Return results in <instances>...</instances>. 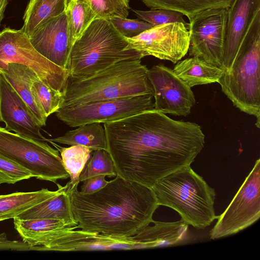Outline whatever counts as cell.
I'll return each instance as SVG.
<instances>
[{"mask_svg":"<svg viewBox=\"0 0 260 260\" xmlns=\"http://www.w3.org/2000/svg\"><path fill=\"white\" fill-rule=\"evenodd\" d=\"M104 127L117 175L151 188L190 166L204 146L199 125L174 120L155 109L105 123Z\"/></svg>","mask_w":260,"mask_h":260,"instance_id":"6da1fadb","label":"cell"},{"mask_svg":"<svg viewBox=\"0 0 260 260\" xmlns=\"http://www.w3.org/2000/svg\"><path fill=\"white\" fill-rule=\"evenodd\" d=\"M66 184L76 229L88 232L133 237L152 223L159 206L151 187L118 175L89 194Z\"/></svg>","mask_w":260,"mask_h":260,"instance_id":"7a4b0ae2","label":"cell"},{"mask_svg":"<svg viewBox=\"0 0 260 260\" xmlns=\"http://www.w3.org/2000/svg\"><path fill=\"white\" fill-rule=\"evenodd\" d=\"M148 70L140 59H127L85 78L69 76L61 107L141 95H153Z\"/></svg>","mask_w":260,"mask_h":260,"instance_id":"3957f363","label":"cell"},{"mask_svg":"<svg viewBox=\"0 0 260 260\" xmlns=\"http://www.w3.org/2000/svg\"><path fill=\"white\" fill-rule=\"evenodd\" d=\"M151 188L159 206L173 209L186 223L197 229L206 228L217 218L214 207V188L190 166L165 176Z\"/></svg>","mask_w":260,"mask_h":260,"instance_id":"277c9868","label":"cell"},{"mask_svg":"<svg viewBox=\"0 0 260 260\" xmlns=\"http://www.w3.org/2000/svg\"><path fill=\"white\" fill-rule=\"evenodd\" d=\"M109 20L96 18L74 43L67 70L69 76L82 79L93 76L115 63L127 59H141Z\"/></svg>","mask_w":260,"mask_h":260,"instance_id":"5b68a950","label":"cell"},{"mask_svg":"<svg viewBox=\"0 0 260 260\" xmlns=\"http://www.w3.org/2000/svg\"><path fill=\"white\" fill-rule=\"evenodd\" d=\"M260 12L251 23L234 62L218 83L240 111L256 118L260 125Z\"/></svg>","mask_w":260,"mask_h":260,"instance_id":"8992f818","label":"cell"},{"mask_svg":"<svg viewBox=\"0 0 260 260\" xmlns=\"http://www.w3.org/2000/svg\"><path fill=\"white\" fill-rule=\"evenodd\" d=\"M0 155L19 164L37 179L54 183L70 177L59 151L46 141L7 131L0 126Z\"/></svg>","mask_w":260,"mask_h":260,"instance_id":"52a82bcc","label":"cell"},{"mask_svg":"<svg viewBox=\"0 0 260 260\" xmlns=\"http://www.w3.org/2000/svg\"><path fill=\"white\" fill-rule=\"evenodd\" d=\"M9 63L30 68L44 83L64 95L69 77L68 71L39 53L21 29L6 27L0 31V73Z\"/></svg>","mask_w":260,"mask_h":260,"instance_id":"ba28073f","label":"cell"},{"mask_svg":"<svg viewBox=\"0 0 260 260\" xmlns=\"http://www.w3.org/2000/svg\"><path fill=\"white\" fill-rule=\"evenodd\" d=\"M260 217V159H257L234 198L209 233L212 240L235 234Z\"/></svg>","mask_w":260,"mask_h":260,"instance_id":"9c48e42d","label":"cell"},{"mask_svg":"<svg viewBox=\"0 0 260 260\" xmlns=\"http://www.w3.org/2000/svg\"><path fill=\"white\" fill-rule=\"evenodd\" d=\"M153 95H141L60 108L57 118L70 127L116 121L154 109Z\"/></svg>","mask_w":260,"mask_h":260,"instance_id":"30bf717a","label":"cell"},{"mask_svg":"<svg viewBox=\"0 0 260 260\" xmlns=\"http://www.w3.org/2000/svg\"><path fill=\"white\" fill-rule=\"evenodd\" d=\"M228 8L204 10L189 19V54L223 69Z\"/></svg>","mask_w":260,"mask_h":260,"instance_id":"8fae6325","label":"cell"},{"mask_svg":"<svg viewBox=\"0 0 260 260\" xmlns=\"http://www.w3.org/2000/svg\"><path fill=\"white\" fill-rule=\"evenodd\" d=\"M125 50H134L143 58L152 56L176 63L188 51L189 32L182 23L154 26L133 38H125Z\"/></svg>","mask_w":260,"mask_h":260,"instance_id":"7c38bea8","label":"cell"},{"mask_svg":"<svg viewBox=\"0 0 260 260\" xmlns=\"http://www.w3.org/2000/svg\"><path fill=\"white\" fill-rule=\"evenodd\" d=\"M64 227L50 231L40 245L30 250L75 251L143 249L132 237H119L88 232L76 227Z\"/></svg>","mask_w":260,"mask_h":260,"instance_id":"4fadbf2b","label":"cell"},{"mask_svg":"<svg viewBox=\"0 0 260 260\" xmlns=\"http://www.w3.org/2000/svg\"><path fill=\"white\" fill-rule=\"evenodd\" d=\"M153 90L154 109L164 114L186 116L196 103L191 87L173 70L162 64L147 71Z\"/></svg>","mask_w":260,"mask_h":260,"instance_id":"5bb4252c","label":"cell"},{"mask_svg":"<svg viewBox=\"0 0 260 260\" xmlns=\"http://www.w3.org/2000/svg\"><path fill=\"white\" fill-rule=\"evenodd\" d=\"M35 49L58 67L66 69L73 44L65 12L41 25L29 36Z\"/></svg>","mask_w":260,"mask_h":260,"instance_id":"9a60e30c","label":"cell"},{"mask_svg":"<svg viewBox=\"0 0 260 260\" xmlns=\"http://www.w3.org/2000/svg\"><path fill=\"white\" fill-rule=\"evenodd\" d=\"M0 121L5 129L16 134L44 141L41 125L30 108L0 74Z\"/></svg>","mask_w":260,"mask_h":260,"instance_id":"2e32d148","label":"cell"},{"mask_svg":"<svg viewBox=\"0 0 260 260\" xmlns=\"http://www.w3.org/2000/svg\"><path fill=\"white\" fill-rule=\"evenodd\" d=\"M260 12V0H233L228 8L223 69H230L251 23Z\"/></svg>","mask_w":260,"mask_h":260,"instance_id":"e0dca14e","label":"cell"},{"mask_svg":"<svg viewBox=\"0 0 260 260\" xmlns=\"http://www.w3.org/2000/svg\"><path fill=\"white\" fill-rule=\"evenodd\" d=\"M152 223L153 225L146 226L132 237L143 248L176 246L189 240V225L182 219L174 222L153 220Z\"/></svg>","mask_w":260,"mask_h":260,"instance_id":"ac0fdd59","label":"cell"},{"mask_svg":"<svg viewBox=\"0 0 260 260\" xmlns=\"http://www.w3.org/2000/svg\"><path fill=\"white\" fill-rule=\"evenodd\" d=\"M59 189L55 196L34 206L19 214L22 219H56L64 221L69 227L78 223L73 214L67 185L56 183Z\"/></svg>","mask_w":260,"mask_h":260,"instance_id":"d6986e66","label":"cell"},{"mask_svg":"<svg viewBox=\"0 0 260 260\" xmlns=\"http://www.w3.org/2000/svg\"><path fill=\"white\" fill-rule=\"evenodd\" d=\"M34 71L18 63H9L2 74L30 108L41 126L46 125L47 117L34 94L31 85Z\"/></svg>","mask_w":260,"mask_h":260,"instance_id":"ffe728a7","label":"cell"},{"mask_svg":"<svg viewBox=\"0 0 260 260\" xmlns=\"http://www.w3.org/2000/svg\"><path fill=\"white\" fill-rule=\"evenodd\" d=\"M173 70L190 87L218 82L224 73L222 68L197 56L178 61Z\"/></svg>","mask_w":260,"mask_h":260,"instance_id":"44dd1931","label":"cell"},{"mask_svg":"<svg viewBox=\"0 0 260 260\" xmlns=\"http://www.w3.org/2000/svg\"><path fill=\"white\" fill-rule=\"evenodd\" d=\"M59 191L48 188L0 195V221L18 217L23 212L55 196Z\"/></svg>","mask_w":260,"mask_h":260,"instance_id":"7402d4cb","label":"cell"},{"mask_svg":"<svg viewBox=\"0 0 260 260\" xmlns=\"http://www.w3.org/2000/svg\"><path fill=\"white\" fill-rule=\"evenodd\" d=\"M78 127L67 132L63 136L53 139L45 138L44 141L71 146H83L92 151L101 149L107 151L105 128L101 123H88Z\"/></svg>","mask_w":260,"mask_h":260,"instance_id":"603a6c76","label":"cell"},{"mask_svg":"<svg viewBox=\"0 0 260 260\" xmlns=\"http://www.w3.org/2000/svg\"><path fill=\"white\" fill-rule=\"evenodd\" d=\"M68 0H30L21 28L28 37L43 24L65 12Z\"/></svg>","mask_w":260,"mask_h":260,"instance_id":"cb8c5ba5","label":"cell"},{"mask_svg":"<svg viewBox=\"0 0 260 260\" xmlns=\"http://www.w3.org/2000/svg\"><path fill=\"white\" fill-rule=\"evenodd\" d=\"M150 9L175 11L191 19L209 9L229 8L233 0H140Z\"/></svg>","mask_w":260,"mask_h":260,"instance_id":"d4e9b609","label":"cell"},{"mask_svg":"<svg viewBox=\"0 0 260 260\" xmlns=\"http://www.w3.org/2000/svg\"><path fill=\"white\" fill-rule=\"evenodd\" d=\"M48 142L51 143L60 152L63 165L70 178L68 183L71 186L78 185L80 183V175L89 158L92 150L81 145L62 147L54 142Z\"/></svg>","mask_w":260,"mask_h":260,"instance_id":"484cf974","label":"cell"},{"mask_svg":"<svg viewBox=\"0 0 260 260\" xmlns=\"http://www.w3.org/2000/svg\"><path fill=\"white\" fill-rule=\"evenodd\" d=\"M65 12L70 39L73 45L96 16L86 4L79 0H68Z\"/></svg>","mask_w":260,"mask_h":260,"instance_id":"4316f807","label":"cell"},{"mask_svg":"<svg viewBox=\"0 0 260 260\" xmlns=\"http://www.w3.org/2000/svg\"><path fill=\"white\" fill-rule=\"evenodd\" d=\"M31 88L47 117L55 113L61 107L64 94L44 83L35 72L32 75Z\"/></svg>","mask_w":260,"mask_h":260,"instance_id":"83f0119b","label":"cell"},{"mask_svg":"<svg viewBox=\"0 0 260 260\" xmlns=\"http://www.w3.org/2000/svg\"><path fill=\"white\" fill-rule=\"evenodd\" d=\"M104 175L114 177L117 172L109 153L103 149L94 150L87 160L79 176V182L95 175Z\"/></svg>","mask_w":260,"mask_h":260,"instance_id":"f1b7e54d","label":"cell"},{"mask_svg":"<svg viewBox=\"0 0 260 260\" xmlns=\"http://www.w3.org/2000/svg\"><path fill=\"white\" fill-rule=\"evenodd\" d=\"M86 4L96 18L110 20L115 17L127 18L130 7L129 0H79Z\"/></svg>","mask_w":260,"mask_h":260,"instance_id":"f546056e","label":"cell"},{"mask_svg":"<svg viewBox=\"0 0 260 260\" xmlns=\"http://www.w3.org/2000/svg\"><path fill=\"white\" fill-rule=\"evenodd\" d=\"M132 11L139 19L153 26L179 22L188 27L189 23L185 22L183 17V15L179 12L163 9H150L149 11L132 9Z\"/></svg>","mask_w":260,"mask_h":260,"instance_id":"4dcf8cb0","label":"cell"},{"mask_svg":"<svg viewBox=\"0 0 260 260\" xmlns=\"http://www.w3.org/2000/svg\"><path fill=\"white\" fill-rule=\"evenodd\" d=\"M34 177L31 173L15 161L0 155V184H15Z\"/></svg>","mask_w":260,"mask_h":260,"instance_id":"1f68e13d","label":"cell"},{"mask_svg":"<svg viewBox=\"0 0 260 260\" xmlns=\"http://www.w3.org/2000/svg\"><path fill=\"white\" fill-rule=\"evenodd\" d=\"M117 30L125 38L136 37L153 26L144 21L115 17L109 20Z\"/></svg>","mask_w":260,"mask_h":260,"instance_id":"d6a6232c","label":"cell"},{"mask_svg":"<svg viewBox=\"0 0 260 260\" xmlns=\"http://www.w3.org/2000/svg\"><path fill=\"white\" fill-rule=\"evenodd\" d=\"M104 175H95L82 181L80 192L82 194L93 193L104 187L108 182Z\"/></svg>","mask_w":260,"mask_h":260,"instance_id":"836d02e7","label":"cell"},{"mask_svg":"<svg viewBox=\"0 0 260 260\" xmlns=\"http://www.w3.org/2000/svg\"><path fill=\"white\" fill-rule=\"evenodd\" d=\"M0 250H29V246L23 241L10 240L5 233L0 234Z\"/></svg>","mask_w":260,"mask_h":260,"instance_id":"e575fe53","label":"cell"},{"mask_svg":"<svg viewBox=\"0 0 260 260\" xmlns=\"http://www.w3.org/2000/svg\"><path fill=\"white\" fill-rule=\"evenodd\" d=\"M9 0H0V26L4 18L5 12Z\"/></svg>","mask_w":260,"mask_h":260,"instance_id":"d590c367","label":"cell"}]
</instances>
